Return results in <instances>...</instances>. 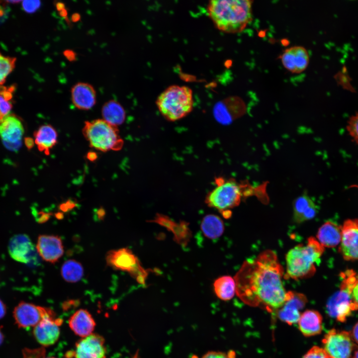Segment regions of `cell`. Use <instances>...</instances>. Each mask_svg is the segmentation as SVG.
I'll list each match as a JSON object with an SVG mask.
<instances>
[{"label": "cell", "mask_w": 358, "mask_h": 358, "mask_svg": "<svg viewBox=\"0 0 358 358\" xmlns=\"http://www.w3.org/2000/svg\"><path fill=\"white\" fill-rule=\"evenodd\" d=\"M62 323L61 319L55 318V314L45 317L33 328L35 339L42 346L53 345L59 338Z\"/></svg>", "instance_id": "cell-14"}, {"label": "cell", "mask_w": 358, "mask_h": 358, "mask_svg": "<svg viewBox=\"0 0 358 358\" xmlns=\"http://www.w3.org/2000/svg\"><path fill=\"white\" fill-rule=\"evenodd\" d=\"M28 147H31L33 145V142L31 139H28L27 142H26Z\"/></svg>", "instance_id": "cell-41"}, {"label": "cell", "mask_w": 358, "mask_h": 358, "mask_svg": "<svg viewBox=\"0 0 358 358\" xmlns=\"http://www.w3.org/2000/svg\"><path fill=\"white\" fill-rule=\"evenodd\" d=\"M16 61V58L4 56L0 52V87L3 85L8 75L14 69Z\"/></svg>", "instance_id": "cell-30"}, {"label": "cell", "mask_w": 358, "mask_h": 358, "mask_svg": "<svg viewBox=\"0 0 358 358\" xmlns=\"http://www.w3.org/2000/svg\"><path fill=\"white\" fill-rule=\"evenodd\" d=\"M15 87H0V119L10 114L12 108V99Z\"/></svg>", "instance_id": "cell-29"}, {"label": "cell", "mask_w": 358, "mask_h": 358, "mask_svg": "<svg viewBox=\"0 0 358 358\" xmlns=\"http://www.w3.org/2000/svg\"><path fill=\"white\" fill-rule=\"evenodd\" d=\"M213 288L215 294L219 299L225 301L230 300L236 293L235 279L229 275L219 277L214 281Z\"/></svg>", "instance_id": "cell-27"}, {"label": "cell", "mask_w": 358, "mask_h": 358, "mask_svg": "<svg viewBox=\"0 0 358 358\" xmlns=\"http://www.w3.org/2000/svg\"><path fill=\"white\" fill-rule=\"evenodd\" d=\"M96 91L90 84L79 82L73 86L71 98L73 104L80 110H88L96 103Z\"/></svg>", "instance_id": "cell-19"}, {"label": "cell", "mask_w": 358, "mask_h": 358, "mask_svg": "<svg viewBox=\"0 0 358 358\" xmlns=\"http://www.w3.org/2000/svg\"><path fill=\"white\" fill-rule=\"evenodd\" d=\"M323 349L330 358H352L358 349L351 332L332 329L322 340Z\"/></svg>", "instance_id": "cell-8"}, {"label": "cell", "mask_w": 358, "mask_h": 358, "mask_svg": "<svg viewBox=\"0 0 358 358\" xmlns=\"http://www.w3.org/2000/svg\"><path fill=\"white\" fill-rule=\"evenodd\" d=\"M344 279L350 290L353 301L358 305V273L351 270L346 274Z\"/></svg>", "instance_id": "cell-31"}, {"label": "cell", "mask_w": 358, "mask_h": 358, "mask_svg": "<svg viewBox=\"0 0 358 358\" xmlns=\"http://www.w3.org/2000/svg\"><path fill=\"white\" fill-rule=\"evenodd\" d=\"M215 187L205 198V203L218 210L226 218L231 215L230 210L240 204L243 197L255 194V188L241 184L234 179L219 177L215 179Z\"/></svg>", "instance_id": "cell-4"}, {"label": "cell", "mask_w": 358, "mask_h": 358, "mask_svg": "<svg viewBox=\"0 0 358 358\" xmlns=\"http://www.w3.org/2000/svg\"><path fill=\"white\" fill-rule=\"evenodd\" d=\"M202 358H235V353L230 351L227 354L222 352L209 351L206 353Z\"/></svg>", "instance_id": "cell-35"}, {"label": "cell", "mask_w": 358, "mask_h": 358, "mask_svg": "<svg viewBox=\"0 0 358 358\" xmlns=\"http://www.w3.org/2000/svg\"><path fill=\"white\" fill-rule=\"evenodd\" d=\"M55 358L50 357V358Z\"/></svg>", "instance_id": "cell-44"}, {"label": "cell", "mask_w": 358, "mask_h": 358, "mask_svg": "<svg viewBox=\"0 0 358 358\" xmlns=\"http://www.w3.org/2000/svg\"><path fill=\"white\" fill-rule=\"evenodd\" d=\"M23 133L22 124L16 115L9 114L0 119V137L8 149L11 150L18 149Z\"/></svg>", "instance_id": "cell-12"}, {"label": "cell", "mask_w": 358, "mask_h": 358, "mask_svg": "<svg viewBox=\"0 0 358 358\" xmlns=\"http://www.w3.org/2000/svg\"><path fill=\"white\" fill-rule=\"evenodd\" d=\"M302 358H330L322 348L314 346L303 356Z\"/></svg>", "instance_id": "cell-33"}, {"label": "cell", "mask_w": 358, "mask_h": 358, "mask_svg": "<svg viewBox=\"0 0 358 358\" xmlns=\"http://www.w3.org/2000/svg\"><path fill=\"white\" fill-rule=\"evenodd\" d=\"M101 115L104 121L117 127L125 120L126 113L123 106L115 100L104 103L101 108Z\"/></svg>", "instance_id": "cell-25"}, {"label": "cell", "mask_w": 358, "mask_h": 358, "mask_svg": "<svg viewBox=\"0 0 358 358\" xmlns=\"http://www.w3.org/2000/svg\"><path fill=\"white\" fill-rule=\"evenodd\" d=\"M40 5V2L38 0H24L22 2L23 10L28 13L35 12Z\"/></svg>", "instance_id": "cell-36"}, {"label": "cell", "mask_w": 358, "mask_h": 358, "mask_svg": "<svg viewBox=\"0 0 358 358\" xmlns=\"http://www.w3.org/2000/svg\"><path fill=\"white\" fill-rule=\"evenodd\" d=\"M297 323L299 331L307 337L319 335L323 329L322 316L315 310H307L302 313Z\"/></svg>", "instance_id": "cell-20"}, {"label": "cell", "mask_w": 358, "mask_h": 358, "mask_svg": "<svg viewBox=\"0 0 358 358\" xmlns=\"http://www.w3.org/2000/svg\"><path fill=\"white\" fill-rule=\"evenodd\" d=\"M8 250L12 259L25 264L32 260L34 254L32 242L28 236L24 234L13 236L9 242Z\"/></svg>", "instance_id": "cell-18"}, {"label": "cell", "mask_w": 358, "mask_h": 358, "mask_svg": "<svg viewBox=\"0 0 358 358\" xmlns=\"http://www.w3.org/2000/svg\"><path fill=\"white\" fill-rule=\"evenodd\" d=\"M61 274L63 279L68 282H77L84 275V268L79 262L69 260L64 263L61 268Z\"/></svg>", "instance_id": "cell-28"}, {"label": "cell", "mask_w": 358, "mask_h": 358, "mask_svg": "<svg viewBox=\"0 0 358 358\" xmlns=\"http://www.w3.org/2000/svg\"><path fill=\"white\" fill-rule=\"evenodd\" d=\"M6 313V307L3 302L0 299V319L2 318Z\"/></svg>", "instance_id": "cell-38"}, {"label": "cell", "mask_w": 358, "mask_h": 358, "mask_svg": "<svg viewBox=\"0 0 358 358\" xmlns=\"http://www.w3.org/2000/svg\"><path fill=\"white\" fill-rule=\"evenodd\" d=\"M307 302V299L304 294L288 291L284 304L275 313L281 321L291 325L298 322L302 313L301 311Z\"/></svg>", "instance_id": "cell-13"}, {"label": "cell", "mask_w": 358, "mask_h": 358, "mask_svg": "<svg viewBox=\"0 0 358 358\" xmlns=\"http://www.w3.org/2000/svg\"><path fill=\"white\" fill-rule=\"evenodd\" d=\"M55 314L49 308L25 302H20L13 312L15 323L20 328L34 327L45 317Z\"/></svg>", "instance_id": "cell-9"}, {"label": "cell", "mask_w": 358, "mask_h": 358, "mask_svg": "<svg viewBox=\"0 0 358 358\" xmlns=\"http://www.w3.org/2000/svg\"><path fill=\"white\" fill-rule=\"evenodd\" d=\"M82 132L90 146L97 150L117 151L123 147V140L117 127L102 119L86 121Z\"/></svg>", "instance_id": "cell-6"}, {"label": "cell", "mask_w": 358, "mask_h": 358, "mask_svg": "<svg viewBox=\"0 0 358 358\" xmlns=\"http://www.w3.org/2000/svg\"><path fill=\"white\" fill-rule=\"evenodd\" d=\"M156 105L168 120L175 121L188 115L193 105L192 91L187 86L172 85L158 96Z\"/></svg>", "instance_id": "cell-5"}, {"label": "cell", "mask_w": 358, "mask_h": 358, "mask_svg": "<svg viewBox=\"0 0 358 358\" xmlns=\"http://www.w3.org/2000/svg\"><path fill=\"white\" fill-rule=\"evenodd\" d=\"M293 212L294 221L300 223L314 218L317 209L312 199L307 195L304 194L294 200Z\"/></svg>", "instance_id": "cell-22"}, {"label": "cell", "mask_w": 358, "mask_h": 358, "mask_svg": "<svg viewBox=\"0 0 358 358\" xmlns=\"http://www.w3.org/2000/svg\"><path fill=\"white\" fill-rule=\"evenodd\" d=\"M324 250L313 237L308 239L306 245L299 244L291 249L286 255L284 277L298 280L313 276L316 272L315 264L319 262Z\"/></svg>", "instance_id": "cell-3"}, {"label": "cell", "mask_w": 358, "mask_h": 358, "mask_svg": "<svg viewBox=\"0 0 358 358\" xmlns=\"http://www.w3.org/2000/svg\"><path fill=\"white\" fill-rule=\"evenodd\" d=\"M1 326H0V345L2 343L4 339L3 334L1 331Z\"/></svg>", "instance_id": "cell-40"}, {"label": "cell", "mask_w": 358, "mask_h": 358, "mask_svg": "<svg viewBox=\"0 0 358 358\" xmlns=\"http://www.w3.org/2000/svg\"><path fill=\"white\" fill-rule=\"evenodd\" d=\"M253 2L251 0H212L207 5V11L219 30L238 33L252 20Z\"/></svg>", "instance_id": "cell-2"}, {"label": "cell", "mask_w": 358, "mask_h": 358, "mask_svg": "<svg viewBox=\"0 0 358 358\" xmlns=\"http://www.w3.org/2000/svg\"><path fill=\"white\" fill-rule=\"evenodd\" d=\"M346 129L354 141L358 145V112L350 117Z\"/></svg>", "instance_id": "cell-32"}, {"label": "cell", "mask_w": 358, "mask_h": 358, "mask_svg": "<svg viewBox=\"0 0 358 358\" xmlns=\"http://www.w3.org/2000/svg\"><path fill=\"white\" fill-rule=\"evenodd\" d=\"M34 142L38 150L46 155L50 154L51 149L57 143L58 134L52 125L41 126L34 133Z\"/></svg>", "instance_id": "cell-24"}, {"label": "cell", "mask_w": 358, "mask_h": 358, "mask_svg": "<svg viewBox=\"0 0 358 358\" xmlns=\"http://www.w3.org/2000/svg\"><path fill=\"white\" fill-rule=\"evenodd\" d=\"M352 358H358V349L355 351Z\"/></svg>", "instance_id": "cell-42"}, {"label": "cell", "mask_w": 358, "mask_h": 358, "mask_svg": "<svg viewBox=\"0 0 358 358\" xmlns=\"http://www.w3.org/2000/svg\"><path fill=\"white\" fill-rule=\"evenodd\" d=\"M69 325L76 334L85 338L91 334L95 323L89 311L81 309L77 311L70 318Z\"/></svg>", "instance_id": "cell-21"}, {"label": "cell", "mask_w": 358, "mask_h": 358, "mask_svg": "<svg viewBox=\"0 0 358 358\" xmlns=\"http://www.w3.org/2000/svg\"><path fill=\"white\" fill-rule=\"evenodd\" d=\"M4 14V10L2 7L0 5V16H2Z\"/></svg>", "instance_id": "cell-43"}, {"label": "cell", "mask_w": 358, "mask_h": 358, "mask_svg": "<svg viewBox=\"0 0 358 358\" xmlns=\"http://www.w3.org/2000/svg\"><path fill=\"white\" fill-rule=\"evenodd\" d=\"M200 228L206 237L210 239H216L223 233L224 226L223 221L219 216L209 214L203 218Z\"/></svg>", "instance_id": "cell-26"}, {"label": "cell", "mask_w": 358, "mask_h": 358, "mask_svg": "<svg viewBox=\"0 0 358 358\" xmlns=\"http://www.w3.org/2000/svg\"><path fill=\"white\" fill-rule=\"evenodd\" d=\"M106 353L104 340L98 334H90L76 344L75 358H105Z\"/></svg>", "instance_id": "cell-16"}, {"label": "cell", "mask_w": 358, "mask_h": 358, "mask_svg": "<svg viewBox=\"0 0 358 358\" xmlns=\"http://www.w3.org/2000/svg\"><path fill=\"white\" fill-rule=\"evenodd\" d=\"M279 59L283 67L294 74H299L305 71L309 63L308 52L301 46H294L286 49Z\"/></svg>", "instance_id": "cell-15"}, {"label": "cell", "mask_w": 358, "mask_h": 358, "mask_svg": "<svg viewBox=\"0 0 358 358\" xmlns=\"http://www.w3.org/2000/svg\"><path fill=\"white\" fill-rule=\"evenodd\" d=\"M97 156L96 154L93 152H90L88 153L87 155L88 159L91 161H93L95 160L97 158Z\"/></svg>", "instance_id": "cell-39"}, {"label": "cell", "mask_w": 358, "mask_h": 358, "mask_svg": "<svg viewBox=\"0 0 358 358\" xmlns=\"http://www.w3.org/2000/svg\"><path fill=\"white\" fill-rule=\"evenodd\" d=\"M106 261L109 267L128 272L138 282L145 284L147 272L131 250L123 248L109 251L106 256Z\"/></svg>", "instance_id": "cell-7"}, {"label": "cell", "mask_w": 358, "mask_h": 358, "mask_svg": "<svg viewBox=\"0 0 358 358\" xmlns=\"http://www.w3.org/2000/svg\"><path fill=\"white\" fill-rule=\"evenodd\" d=\"M351 334L355 343L358 345V322L354 326Z\"/></svg>", "instance_id": "cell-37"}, {"label": "cell", "mask_w": 358, "mask_h": 358, "mask_svg": "<svg viewBox=\"0 0 358 358\" xmlns=\"http://www.w3.org/2000/svg\"><path fill=\"white\" fill-rule=\"evenodd\" d=\"M339 251L346 261L358 260V219L344 222Z\"/></svg>", "instance_id": "cell-11"}, {"label": "cell", "mask_w": 358, "mask_h": 358, "mask_svg": "<svg viewBox=\"0 0 358 358\" xmlns=\"http://www.w3.org/2000/svg\"><path fill=\"white\" fill-rule=\"evenodd\" d=\"M283 275L276 254L271 250L265 251L255 259L243 263L234 277L236 293L249 305L275 312L287 297Z\"/></svg>", "instance_id": "cell-1"}, {"label": "cell", "mask_w": 358, "mask_h": 358, "mask_svg": "<svg viewBox=\"0 0 358 358\" xmlns=\"http://www.w3.org/2000/svg\"><path fill=\"white\" fill-rule=\"evenodd\" d=\"M45 351L42 348L36 349H26L23 351V358H44Z\"/></svg>", "instance_id": "cell-34"}, {"label": "cell", "mask_w": 358, "mask_h": 358, "mask_svg": "<svg viewBox=\"0 0 358 358\" xmlns=\"http://www.w3.org/2000/svg\"><path fill=\"white\" fill-rule=\"evenodd\" d=\"M36 250L46 262L55 263L64 254V246L61 238L55 235H40L37 240Z\"/></svg>", "instance_id": "cell-17"}, {"label": "cell", "mask_w": 358, "mask_h": 358, "mask_svg": "<svg viewBox=\"0 0 358 358\" xmlns=\"http://www.w3.org/2000/svg\"><path fill=\"white\" fill-rule=\"evenodd\" d=\"M358 310V305L352 300L350 291L341 284L340 289L329 300L327 310L332 317L344 322L354 311Z\"/></svg>", "instance_id": "cell-10"}, {"label": "cell", "mask_w": 358, "mask_h": 358, "mask_svg": "<svg viewBox=\"0 0 358 358\" xmlns=\"http://www.w3.org/2000/svg\"><path fill=\"white\" fill-rule=\"evenodd\" d=\"M342 238V226L332 221L324 223L318 229V241L324 248H333L339 244Z\"/></svg>", "instance_id": "cell-23"}]
</instances>
